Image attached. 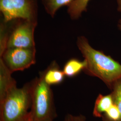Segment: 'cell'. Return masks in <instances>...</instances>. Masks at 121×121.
Listing matches in <instances>:
<instances>
[{
	"instance_id": "6da1fadb",
	"label": "cell",
	"mask_w": 121,
	"mask_h": 121,
	"mask_svg": "<svg viewBox=\"0 0 121 121\" xmlns=\"http://www.w3.org/2000/svg\"><path fill=\"white\" fill-rule=\"evenodd\" d=\"M76 43L86 60V68L83 71L100 79L111 90L114 83L121 78V64L110 56L91 47L85 36H78Z\"/></svg>"
},
{
	"instance_id": "7a4b0ae2",
	"label": "cell",
	"mask_w": 121,
	"mask_h": 121,
	"mask_svg": "<svg viewBox=\"0 0 121 121\" xmlns=\"http://www.w3.org/2000/svg\"><path fill=\"white\" fill-rule=\"evenodd\" d=\"M31 105L28 118L32 121H53L56 117L53 95L50 86L41 72L30 82Z\"/></svg>"
},
{
	"instance_id": "3957f363",
	"label": "cell",
	"mask_w": 121,
	"mask_h": 121,
	"mask_svg": "<svg viewBox=\"0 0 121 121\" xmlns=\"http://www.w3.org/2000/svg\"><path fill=\"white\" fill-rule=\"evenodd\" d=\"M31 105L30 82L12 86L0 102V121H26Z\"/></svg>"
},
{
	"instance_id": "277c9868",
	"label": "cell",
	"mask_w": 121,
	"mask_h": 121,
	"mask_svg": "<svg viewBox=\"0 0 121 121\" xmlns=\"http://www.w3.org/2000/svg\"><path fill=\"white\" fill-rule=\"evenodd\" d=\"M0 11L6 23L17 19L38 22L37 0H0Z\"/></svg>"
},
{
	"instance_id": "5b68a950",
	"label": "cell",
	"mask_w": 121,
	"mask_h": 121,
	"mask_svg": "<svg viewBox=\"0 0 121 121\" xmlns=\"http://www.w3.org/2000/svg\"><path fill=\"white\" fill-rule=\"evenodd\" d=\"M37 23L38 22L17 19L10 33L8 34L6 49L35 48L34 32Z\"/></svg>"
},
{
	"instance_id": "8992f818",
	"label": "cell",
	"mask_w": 121,
	"mask_h": 121,
	"mask_svg": "<svg viewBox=\"0 0 121 121\" xmlns=\"http://www.w3.org/2000/svg\"><path fill=\"white\" fill-rule=\"evenodd\" d=\"M34 48H7L0 55L4 65L13 73L29 68L36 62Z\"/></svg>"
},
{
	"instance_id": "52a82bcc",
	"label": "cell",
	"mask_w": 121,
	"mask_h": 121,
	"mask_svg": "<svg viewBox=\"0 0 121 121\" xmlns=\"http://www.w3.org/2000/svg\"><path fill=\"white\" fill-rule=\"evenodd\" d=\"M12 73L0 59V102L4 99L9 90L17 84L16 81L12 77Z\"/></svg>"
},
{
	"instance_id": "ba28073f",
	"label": "cell",
	"mask_w": 121,
	"mask_h": 121,
	"mask_svg": "<svg viewBox=\"0 0 121 121\" xmlns=\"http://www.w3.org/2000/svg\"><path fill=\"white\" fill-rule=\"evenodd\" d=\"M45 82L49 86L57 85L62 82L65 76L55 61H52L46 69L41 72Z\"/></svg>"
},
{
	"instance_id": "9c48e42d",
	"label": "cell",
	"mask_w": 121,
	"mask_h": 121,
	"mask_svg": "<svg viewBox=\"0 0 121 121\" xmlns=\"http://www.w3.org/2000/svg\"><path fill=\"white\" fill-rule=\"evenodd\" d=\"M111 93L104 95L99 94L95 99L93 110V115L97 118H101L102 115L113 105Z\"/></svg>"
},
{
	"instance_id": "30bf717a",
	"label": "cell",
	"mask_w": 121,
	"mask_h": 121,
	"mask_svg": "<svg viewBox=\"0 0 121 121\" xmlns=\"http://www.w3.org/2000/svg\"><path fill=\"white\" fill-rule=\"evenodd\" d=\"M86 66V61L84 59L80 60L73 58L65 63L62 70L65 76L72 78L77 75L82 71H84Z\"/></svg>"
},
{
	"instance_id": "8fae6325",
	"label": "cell",
	"mask_w": 121,
	"mask_h": 121,
	"mask_svg": "<svg viewBox=\"0 0 121 121\" xmlns=\"http://www.w3.org/2000/svg\"><path fill=\"white\" fill-rule=\"evenodd\" d=\"M74 0H41L44 9L46 13L54 17L56 12L62 7H67Z\"/></svg>"
},
{
	"instance_id": "7c38bea8",
	"label": "cell",
	"mask_w": 121,
	"mask_h": 121,
	"mask_svg": "<svg viewBox=\"0 0 121 121\" xmlns=\"http://www.w3.org/2000/svg\"><path fill=\"white\" fill-rule=\"evenodd\" d=\"M91 0H74L68 6L67 13L72 20L80 17L83 12L86 11L87 7Z\"/></svg>"
},
{
	"instance_id": "4fadbf2b",
	"label": "cell",
	"mask_w": 121,
	"mask_h": 121,
	"mask_svg": "<svg viewBox=\"0 0 121 121\" xmlns=\"http://www.w3.org/2000/svg\"><path fill=\"white\" fill-rule=\"evenodd\" d=\"M110 90L113 103L118 108L121 115V78L114 83Z\"/></svg>"
},
{
	"instance_id": "5bb4252c",
	"label": "cell",
	"mask_w": 121,
	"mask_h": 121,
	"mask_svg": "<svg viewBox=\"0 0 121 121\" xmlns=\"http://www.w3.org/2000/svg\"><path fill=\"white\" fill-rule=\"evenodd\" d=\"M103 121H121V115L116 105L113 104L101 117Z\"/></svg>"
},
{
	"instance_id": "9a60e30c",
	"label": "cell",
	"mask_w": 121,
	"mask_h": 121,
	"mask_svg": "<svg viewBox=\"0 0 121 121\" xmlns=\"http://www.w3.org/2000/svg\"><path fill=\"white\" fill-rule=\"evenodd\" d=\"M63 121H86V117L82 114L74 115L71 114H67Z\"/></svg>"
},
{
	"instance_id": "2e32d148",
	"label": "cell",
	"mask_w": 121,
	"mask_h": 121,
	"mask_svg": "<svg viewBox=\"0 0 121 121\" xmlns=\"http://www.w3.org/2000/svg\"><path fill=\"white\" fill-rule=\"evenodd\" d=\"M117 1V10L121 12V0H116Z\"/></svg>"
},
{
	"instance_id": "e0dca14e",
	"label": "cell",
	"mask_w": 121,
	"mask_h": 121,
	"mask_svg": "<svg viewBox=\"0 0 121 121\" xmlns=\"http://www.w3.org/2000/svg\"><path fill=\"white\" fill-rule=\"evenodd\" d=\"M118 28H119V29L120 30H121V19L119 21L118 24Z\"/></svg>"
},
{
	"instance_id": "ac0fdd59",
	"label": "cell",
	"mask_w": 121,
	"mask_h": 121,
	"mask_svg": "<svg viewBox=\"0 0 121 121\" xmlns=\"http://www.w3.org/2000/svg\"><path fill=\"white\" fill-rule=\"evenodd\" d=\"M32 121L31 120H30V119L29 118H28V119H27V121Z\"/></svg>"
},
{
	"instance_id": "d6986e66",
	"label": "cell",
	"mask_w": 121,
	"mask_h": 121,
	"mask_svg": "<svg viewBox=\"0 0 121 121\" xmlns=\"http://www.w3.org/2000/svg\"></svg>"
}]
</instances>
